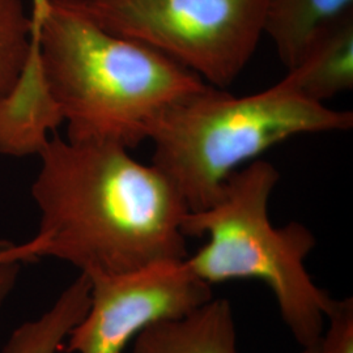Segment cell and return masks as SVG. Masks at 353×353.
<instances>
[{
	"instance_id": "cell-17",
	"label": "cell",
	"mask_w": 353,
	"mask_h": 353,
	"mask_svg": "<svg viewBox=\"0 0 353 353\" xmlns=\"http://www.w3.org/2000/svg\"><path fill=\"white\" fill-rule=\"evenodd\" d=\"M319 341H321V339H319ZM301 353H321V350H319V341L316 343V344L303 347V352Z\"/></svg>"
},
{
	"instance_id": "cell-10",
	"label": "cell",
	"mask_w": 353,
	"mask_h": 353,
	"mask_svg": "<svg viewBox=\"0 0 353 353\" xmlns=\"http://www.w3.org/2000/svg\"><path fill=\"white\" fill-rule=\"evenodd\" d=\"M350 13L353 0H267L263 34L290 70L322 30Z\"/></svg>"
},
{
	"instance_id": "cell-9",
	"label": "cell",
	"mask_w": 353,
	"mask_h": 353,
	"mask_svg": "<svg viewBox=\"0 0 353 353\" xmlns=\"http://www.w3.org/2000/svg\"><path fill=\"white\" fill-rule=\"evenodd\" d=\"M303 99L325 103L353 88V13L322 30L281 79Z\"/></svg>"
},
{
	"instance_id": "cell-7",
	"label": "cell",
	"mask_w": 353,
	"mask_h": 353,
	"mask_svg": "<svg viewBox=\"0 0 353 353\" xmlns=\"http://www.w3.org/2000/svg\"><path fill=\"white\" fill-rule=\"evenodd\" d=\"M62 123L42 74L38 46H32L19 80L0 100V153L16 157L38 154Z\"/></svg>"
},
{
	"instance_id": "cell-13",
	"label": "cell",
	"mask_w": 353,
	"mask_h": 353,
	"mask_svg": "<svg viewBox=\"0 0 353 353\" xmlns=\"http://www.w3.org/2000/svg\"><path fill=\"white\" fill-rule=\"evenodd\" d=\"M326 318L328 327L319 341L321 353H353L352 299L335 300Z\"/></svg>"
},
{
	"instance_id": "cell-11",
	"label": "cell",
	"mask_w": 353,
	"mask_h": 353,
	"mask_svg": "<svg viewBox=\"0 0 353 353\" xmlns=\"http://www.w3.org/2000/svg\"><path fill=\"white\" fill-rule=\"evenodd\" d=\"M89 301L90 280L80 274L42 316L16 328L0 353L61 352L71 330L85 316Z\"/></svg>"
},
{
	"instance_id": "cell-15",
	"label": "cell",
	"mask_w": 353,
	"mask_h": 353,
	"mask_svg": "<svg viewBox=\"0 0 353 353\" xmlns=\"http://www.w3.org/2000/svg\"><path fill=\"white\" fill-rule=\"evenodd\" d=\"M23 263L20 262H10L0 265V306L11 294L17 278L20 275Z\"/></svg>"
},
{
	"instance_id": "cell-2",
	"label": "cell",
	"mask_w": 353,
	"mask_h": 353,
	"mask_svg": "<svg viewBox=\"0 0 353 353\" xmlns=\"http://www.w3.org/2000/svg\"><path fill=\"white\" fill-rule=\"evenodd\" d=\"M36 45L71 141L135 148L172 105L208 85L160 52L103 30L57 0H50Z\"/></svg>"
},
{
	"instance_id": "cell-5",
	"label": "cell",
	"mask_w": 353,
	"mask_h": 353,
	"mask_svg": "<svg viewBox=\"0 0 353 353\" xmlns=\"http://www.w3.org/2000/svg\"><path fill=\"white\" fill-rule=\"evenodd\" d=\"M214 88L233 84L263 37L267 0H57Z\"/></svg>"
},
{
	"instance_id": "cell-8",
	"label": "cell",
	"mask_w": 353,
	"mask_h": 353,
	"mask_svg": "<svg viewBox=\"0 0 353 353\" xmlns=\"http://www.w3.org/2000/svg\"><path fill=\"white\" fill-rule=\"evenodd\" d=\"M134 353H239L230 303L212 299L186 316L151 325L135 338Z\"/></svg>"
},
{
	"instance_id": "cell-14",
	"label": "cell",
	"mask_w": 353,
	"mask_h": 353,
	"mask_svg": "<svg viewBox=\"0 0 353 353\" xmlns=\"http://www.w3.org/2000/svg\"><path fill=\"white\" fill-rule=\"evenodd\" d=\"M36 259V246L32 241H26L21 245L0 241V265L10 262L26 263Z\"/></svg>"
},
{
	"instance_id": "cell-4",
	"label": "cell",
	"mask_w": 353,
	"mask_h": 353,
	"mask_svg": "<svg viewBox=\"0 0 353 353\" xmlns=\"http://www.w3.org/2000/svg\"><path fill=\"white\" fill-rule=\"evenodd\" d=\"M279 179L274 165L254 160L228 178L217 202L189 211L182 223L185 237L208 241L185 262L210 285L246 279L265 283L290 334L306 347L321 339L335 299L306 270L316 243L310 229L296 221L278 228L270 220L268 203Z\"/></svg>"
},
{
	"instance_id": "cell-3",
	"label": "cell",
	"mask_w": 353,
	"mask_h": 353,
	"mask_svg": "<svg viewBox=\"0 0 353 353\" xmlns=\"http://www.w3.org/2000/svg\"><path fill=\"white\" fill-rule=\"evenodd\" d=\"M352 112L303 99L283 80L249 96L207 85L176 102L152 127V164L190 212L219 201L228 178L280 143L303 134L348 131Z\"/></svg>"
},
{
	"instance_id": "cell-12",
	"label": "cell",
	"mask_w": 353,
	"mask_h": 353,
	"mask_svg": "<svg viewBox=\"0 0 353 353\" xmlns=\"http://www.w3.org/2000/svg\"><path fill=\"white\" fill-rule=\"evenodd\" d=\"M32 46V20L23 0H0V100L19 80Z\"/></svg>"
},
{
	"instance_id": "cell-1",
	"label": "cell",
	"mask_w": 353,
	"mask_h": 353,
	"mask_svg": "<svg viewBox=\"0 0 353 353\" xmlns=\"http://www.w3.org/2000/svg\"><path fill=\"white\" fill-rule=\"evenodd\" d=\"M128 151L58 135L45 144L32 186L39 258L96 278L189 256L182 232L188 204L159 168Z\"/></svg>"
},
{
	"instance_id": "cell-6",
	"label": "cell",
	"mask_w": 353,
	"mask_h": 353,
	"mask_svg": "<svg viewBox=\"0 0 353 353\" xmlns=\"http://www.w3.org/2000/svg\"><path fill=\"white\" fill-rule=\"evenodd\" d=\"M185 261L89 278L88 310L71 330L62 351L122 353L151 325L186 316L211 301V285L196 278Z\"/></svg>"
},
{
	"instance_id": "cell-16",
	"label": "cell",
	"mask_w": 353,
	"mask_h": 353,
	"mask_svg": "<svg viewBox=\"0 0 353 353\" xmlns=\"http://www.w3.org/2000/svg\"><path fill=\"white\" fill-rule=\"evenodd\" d=\"M30 20H32V41L36 43L37 41L39 28L42 26V21L49 11L50 0H30Z\"/></svg>"
}]
</instances>
